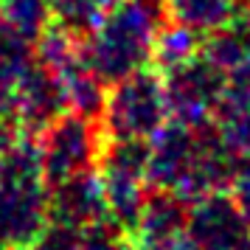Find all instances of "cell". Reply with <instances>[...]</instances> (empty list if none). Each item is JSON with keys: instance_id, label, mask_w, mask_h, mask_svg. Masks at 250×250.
<instances>
[{"instance_id": "6da1fadb", "label": "cell", "mask_w": 250, "mask_h": 250, "mask_svg": "<svg viewBox=\"0 0 250 250\" xmlns=\"http://www.w3.org/2000/svg\"><path fill=\"white\" fill-rule=\"evenodd\" d=\"M239 158L225 146L216 126L169 118L149 138V188L169 191L183 203L230 186Z\"/></svg>"}, {"instance_id": "7a4b0ae2", "label": "cell", "mask_w": 250, "mask_h": 250, "mask_svg": "<svg viewBox=\"0 0 250 250\" xmlns=\"http://www.w3.org/2000/svg\"><path fill=\"white\" fill-rule=\"evenodd\" d=\"M51 216V186L31 132L0 146V250L37 242Z\"/></svg>"}, {"instance_id": "3957f363", "label": "cell", "mask_w": 250, "mask_h": 250, "mask_svg": "<svg viewBox=\"0 0 250 250\" xmlns=\"http://www.w3.org/2000/svg\"><path fill=\"white\" fill-rule=\"evenodd\" d=\"M160 31L158 12L144 0L118 3L93 25L84 57L104 84L146 68Z\"/></svg>"}, {"instance_id": "277c9868", "label": "cell", "mask_w": 250, "mask_h": 250, "mask_svg": "<svg viewBox=\"0 0 250 250\" xmlns=\"http://www.w3.org/2000/svg\"><path fill=\"white\" fill-rule=\"evenodd\" d=\"M171 118L166 82L160 70L141 68L113 82L104 96L99 126L113 141H149Z\"/></svg>"}, {"instance_id": "5b68a950", "label": "cell", "mask_w": 250, "mask_h": 250, "mask_svg": "<svg viewBox=\"0 0 250 250\" xmlns=\"http://www.w3.org/2000/svg\"><path fill=\"white\" fill-rule=\"evenodd\" d=\"M37 146L48 186H57L99 166L104 132L93 124L90 115L62 113L40 132Z\"/></svg>"}, {"instance_id": "8992f818", "label": "cell", "mask_w": 250, "mask_h": 250, "mask_svg": "<svg viewBox=\"0 0 250 250\" xmlns=\"http://www.w3.org/2000/svg\"><path fill=\"white\" fill-rule=\"evenodd\" d=\"M163 82L169 96V113L174 121L211 124L225 96L228 73L216 68L211 59L194 57L191 62L169 70Z\"/></svg>"}, {"instance_id": "52a82bcc", "label": "cell", "mask_w": 250, "mask_h": 250, "mask_svg": "<svg viewBox=\"0 0 250 250\" xmlns=\"http://www.w3.org/2000/svg\"><path fill=\"white\" fill-rule=\"evenodd\" d=\"M250 233V222L239 211L228 188L211 191L188 203L186 239L197 250H236Z\"/></svg>"}, {"instance_id": "ba28073f", "label": "cell", "mask_w": 250, "mask_h": 250, "mask_svg": "<svg viewBox=\"0 0 250 250\" xmlns=\"http://www.w3.org/2000/svg\"><path fill=\"white\" fill-rule=\"evenodd\" d=\"M12 107L20 129L42 132L54 118H59L68 110V102H65V93L57 76L42 62H31L20 73V79L14 82Z\"/></svg>"}, {"instance_id": "9c48e42d", "label": "cell", "mask_w": 250, "mask_h": 250, "mask_svg": "<svg viewBox=\"0 0 250 250\" xmlns=\"http://www.w3.org/2000/svg\"><path fill=\"white\" fill-rule=\"evenodd\" d=\"M48 219L70 225L76 230H84L107 219V200H104L99 169H90L65 183L51 186V216Z\"/></svg>"}, {"instance_id": "30bf717a", "label": "cell", "mask_w": 250, "mask_h": 250, "mask_svg": "<svg viewBox=\"0 0 250 250\" xmlns=\"http://www.w3.org/2000/svg\"><path fill=\"white\" fill-rule=\"evenodd\" d=\"M186 219H188V203H183L180 197L169 191L149 188L146 203L129 233L138 250H163L186 239Z\"/></svg>"}, {"instance_id": "8fae6325", "label": "cell", "mask_w": 250, "mask_h": 250, "mask_svg": "<svg viewBox=\"0 0 250 250\" xmlns=\"http://www.w3.org/2000/svg\"><path fill=\"white\" fill-rule=\"evenodd\" d=\"M194 57H200V31H194L188 25L174 23L169 28H160L158 40H155V51H152V59L158 70H174L191 62Z\"/></svg>"}, {"instance_id": "7c38bea8", "label": "cell", "mask_w": 250, "mask_h": 250, "mask_svg": "<svg viewBox=\"0 0 250 250\" xmlns=\"http://www.w3.org/2000/svg\"><path fill=\"white\" fill-rule=\"evenodd\" d=\"M236 0H171V14L174 23H183L194 31H216L228 25L233 17Z\"/></svg>"}, {"instance_id": "4fadbf2b", "label": "cell", "mask_w": 250, "mask_h": 250, "mask_svg": "<svg viewBox=\"0 0 250 250\" xmlns=\"http://www.w3.org/2000/svg\"><path fill=\"white\" fill-rule=\"evenodd\" d=\"M48 9H51L48 0H0L3 25H9L25 40L42 34L48 23Z\"/></svg>"}, {"instance_id": "5bb4252c", "label": "cell", "mask_w": 250, "mask_h": 250, "mask_svg": "<svg viewBox=\"0 0 250 250\" xmlns=\"http://www.w3.org/2000/svg\"><path fill=\"white\" fill-rule=\"evenodd\" d=\"M79 250H138V245L124 225H118L107 216L82 230Z\"/></svg>"}, {"instance_id": "9a60e30c", "label": "cell", "mask_w": 250, "mask_h": 250, "mask_svg": "<svg viewBox=\"0 0 250 250\" xmlns=\"http://www.w3.org/2000/svg\"><path fill=\"white\" fill-rule=\"evenodd\" d=\"M48 3L68 28L96 25L113 6V0H48Z\"/></svg>"}, {"instance_id": "2e32d148", "label": "cell", "mask_w": 250, "mask_h": 250, "mask_svg": "<svg viewBox=\"0 0 250 250\" xmlns=\"http://www.w3.org/2000/svg\"><path fill=\"white\" fill-rule=\"evenodd\" d=\"M228 191L236 200L239 211L245 214V219L250 222V158H242L236 163V171H233V177H230Z\"/></svg>"}, {"instance_id": "e0dca14e", "label": "cell", "mask_w": 250, "mask_h": 250, "mask_svg": "<svg viewBox=\"0 0 250 250\" xmlns=\"http://www.w3.org/2000/svg\"><path fill=\"white\" fill-rule=\"evenodd\" d=\"M163 250H197V248H194L188 239H183V242H174V245H169V248H163Z\"/></svg>"}, {"instance_id": "ac0fdd59", "label": "cell", "mask_w": 250, "mask_h": 250, "mask_svg": "<svg viewBox=\"0 0 250 250\" xmlns=\"http://www.w3.org/2000/svg\"><path fill=\"white\" fill-rule=\"evenodd\" d=\"M236 250H250V233H248V236H245V239H242V245H239Z\"/></svg>"}, {"instance_id": "d6986e66", "label": "cell", "mask_w": 250, "mask_h": 250, "mask_svg": "<svg viewBox=\"0 0 250 250\" xmlns=\"http://www.w3.org/2000/svg\"><path fill=\"white\" fill-rule=\"evenodd\" d=\"M248 28H250V17H248Z\"/></svg>"}]
</instances>
